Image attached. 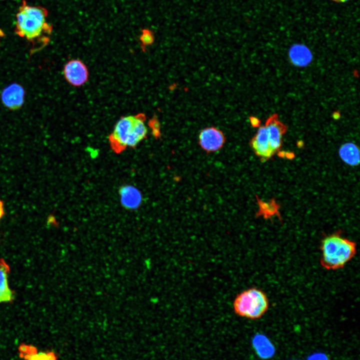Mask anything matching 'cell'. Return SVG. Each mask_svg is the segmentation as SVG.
<instances>
[{
	"mask_svg": "<svg viewBox=\"0 0 360 360\" xmlns=\"http://www.w3.org/2000/svg\"><path fill=\"white\" fill-rule=\"evenodd\" d=\"M150 124L151 125L152 128V132L154 134L155 136H157L158 134H159L160 124L158 120L155 118H154L150 120Z\"/></svg>",
	"mask_w": 360,
	"mask_h": 360,
	"instance_id": "obj_17",
	"label": "cell"
},
{
	"mask_svg": "<svg viewBox=\"0 0 360 360\" xmlns=\"http://www.w3.org/2000/svg\"><path fill=\"white\" fill-rule=\"evenodd\" d=\"M341 159L347 164L358 166L360 163V150L356 144L347 142L341 146L338 151Z\"/></svg>",
	"mask_w": 360,
	"mask_h": 360,
	"instance_id": "obj_12",
	"label": "cell"
},
{
	"mask_svg": "<svg viewBox=\"0 0 360 360\" xmlns=\"http://www.w3.org/2000/svg\"><path fill=\"white\" fill-rule=\"evenodd\" d=\"M333 117L334 119H338L340 118V114L338 112H335L333 114Z\"/></svg>",
	"mask_w": 360,
	"mask_h": 360,
	"instance_id": "obj_20",
	"label": "cell"
},
{
	"mask_svg": "<svg viewBox=\"0 0 360 360\" xmlns=\"http://www.w3.org/2000/svg\"><path fill=\"white\" fill-rule=\"evenodd\" d=\"M198 138L200 146L208 152L218 150L223 146L225 141L222 132L214 127L203 129L200 132Z\"/></svg>",
	"mask_w": 360,
	"mask_h": 360,
	"instance_id": "obj_6",
	"label": "cell"
},
{
	"mask_svg": "<svg viewBox=\"0 0 360 360\" xmlns=\"http://www.w3.org/2000/svg\"><path fill=\"white\" fill-rule=\"evenodd\" d=\"M334 0V1H336V2H346L348 1V0Z\"/></svg>",
	"mask_w": 360,
	"mask_h": 360,
	"instance_id": "obj_21",
	"label": "cell"
},
{
	"mask_svg": "<svg viewBox=\"0 0 360 360\" xmlns=\"http://www.w3.org/2000/svg\"><path fill=\"white\" fill-rule=\"evenodd\" d=\"M20 356L27 359L36 353V350L34 348L26 345L21 346H20Z\"/></svg>",
	"mask_w": 360,
	"mask_h": 360,
	"instance_id": "obj_16",
	"label": "cell"
},
{
	"mask_svg": "<svg viewBox=\"0 0 360 360\" xmlns=\"http://www.w3.org/2000/svg\"><path fill=\"white\" fill-rule=\"evenodd\" d=\"M269 306L268 297L260 289L252 287L238 294L234 298L232 308L239 316L256 320L262 317Z\"/></svg>",
	"mask_w": 360,
	"mask_h": 360,
	"instance_id": "obj_4",
	"label": "cell"
},
{
	"mask_svg": "<svg viewBox=\"0 0 360 360\" xmlns=\"http://www.w3.org/2000/svg\"><path fill=\"white\" fill-rule=\"evenodd\" d=\"M250 122L251 124L254 126H259L260 124V120H259L254 117V116H252L250 118Z\"/></svg>",
	"mask_w": 360,
	"mask_h": 360,
	"instance_id": "obj_18",
	"label": "cell"
},
{
	"mask_svg": "<svg viewBox=\"0 0 360 360\" xmlns=\"http://www.w3.org/2000/svg\"><path fill=\"white\" fill-rule=\"evenodd\" d=\"M265 126L268 131L270 147L275 153L281 146L285 128L276 116L268 119Z\"/></svg>",
	"mask_w": 360,
	"mask_h": 360,
	"instance_id": "obj_9",
	"label": "cell"
},
{
	"mask_svg": "<svg viewBox=\"0 0 360 360\" xmlns=\"http://www.w3.org/2000/svg\"><path fill=\"white\" fill-rule=\"evenodd\" d=\"M289 56L292 62L298 66H304L312 60L310 52L302 44L292 46L290 50Z\"/></svg>",
	"mask_w": 360,
	"mask_h": 360,
	"instance_id": "obj_13",
	"label": "cell"
},
{
	"mask_svg": "<svg viewBox=\"0 0 360 360\" xmlns=\"http://www.w3.org/2000/svg\"><path fill=\"white\" fill-rule=\"evenodd\" d=\"M256 154L264 160L270 158L274 154L269 141L268 131L265 126H260L251 142Z\"/></svg>",
	"mask_w": 360,
	"mask_h": 360,
	"instance_id": "obj_8",
	"label": "cell"
},
{
	"mask_svg": "<svg viewBox=\"0 0 360 360\" xmlns=\"http://www.w3.org/2000/svg\"><path fill=\"white\" fill-rule=\"evenodd\" d=\"M24 90L19 84H12L5 88L1 93V100L3 104L12 110L20 108L23 104Z\"/></svg>",
	"mask_w": 360,
	"mask_h": 360,
	"instance_id": "obj_7",
	"label": "cell"
},
{
	"mask_svg": "<svg viewBox=\"0 0 360 360\" xmlns=\"http://www.w3.org/2000/svg\"><path fill=\"white\" fill-rule=\"evenodd\" d=\"M10 268L7 263L0 259V304L12 301L14 294L8 282Z\"/></svg>",
	"mask_w": 360,
	"mask_h": 360,
	"instance_id": "obj_11",
	"label": "cell"
},
{
	"mask_svg": "<svg viewBox=\"0 0 360 360\" xmlns=\"http://www.w3.org/2000/svg\"><path fill=\"white\" fill-rule=\"evenodd\" d=\"M120 201L124 208L134 210L140 206L142 196L141 193L136 187L125 186L120 190Z\"/></svg>",
	"mask_w": 360,
	"mask_h": 360,
	"instance_id": "obj_10",
	"label": "cell"
},
{
	"mask_svg": "<svg viewBox=\"0 0 360 360\" xmlns=\"http://www.w3.org/2000/svg\"><path fill=\"white\" fill-rule=\"evenodd\" d=\"M140 40L142 48L153 44L154 37L153 32L148 28H144L140 36Z\"/></svg>",
	"mask_w": 360,
	"mask_h": 360,
	"instance_id": "obj_14",
	"label": "cell"
},
{
	"mask_svg": "<svg viewBox=\"0 0 360 360\" xmlns=\"http://www.w3.org/2000/svg\"><path fill=\"white\" fill-rule=\"evenodd\" d=\"M28 360H56V354L52 352L36 353L30 356Z\"/></svg>",
	"mask_w": 360,
	"mask_h": 360,
	"instance_id": "obj_15",
	"label": "cell"
},
{
	"mask_svg": "<svg viewBox=\"0 0 360 360\" xmlns=\"http://www.w3.org/2000/svg\"><path fill=\"white\" fill-rule=\"evenodd\" d=\"M64 74L68 82L74 86H80L88 80V72L86 64L80 60L74 59L64 66Z\"/></svg>",
	"mask_w": 360,
	"mask_h": 360,
	"instance_id": "obj_5",
	"label": "cell"
},
{
	"mask_svg": "<svg viewBox=\"0 0 360 360\" xmlns=\"http://www.w3.org/2000/svg\"><path fill=\"white\" fill-rule=\"evenodd\" d=\"M146 119L143 113L121 117L109 137L112 147L122 150L138 146L148 134Z\"/></svg>",
	"mask_w": 360,
	"mask_h": 360,
	"instance_id": "obj_3",
	"label": "cell"
},
{
	"mask_svg": "<svg viewBox=\"0 0 360 360\" xmlns=\"http://www.w3.org/2000/svg\"><path fill=\"white\" fill-rule=\"evenodd\" d=\"M320 264L327 270L344 268L355 256L356 243L338 233L325 236L321 240Z\"/></svg>",
	"mask_w": 360,
	"mask_h": 360,
	"instance_id": "obj_2",
	"label": "cell"
},
{
	"mask_svg": "<svg viewBox=\"0 0 360 360\" xmlns=\"http://www.w3.org/2000/svg\"><path fill=\"white\" fill-rule=\"evenodd\" d=\"M4 213V203L0 200V219L3 216Z\"/></svg>",
	"mask_w": 360,
	"mask_h": 360,
	"instance_id": "obj_19",
	"label": "cell"
},
{
	"mask_svg": "<svg viewBox=\"0 0 360 360\" xmlns=\"http://www.w3.org/2000/svg\"><path fill=\"white\" fill-rule=\"evenodd\" d=\"M48 15L45 8L29 5L25 0L18 9L15 32L30 44L32 54L44 48L50 41L52 26L47 22Z\"/></svg>",
	"mask_w": 360,
	"mask_h": 360,
	"instance_id": "obj_1",
	"label": "cell"
}]
</instances>
